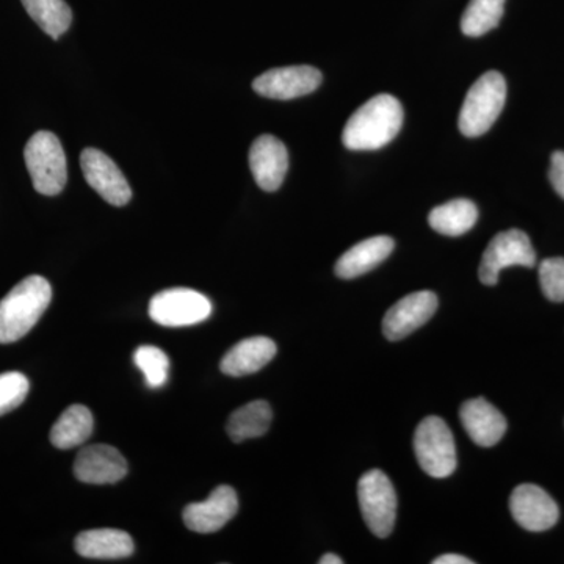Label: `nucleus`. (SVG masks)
I'll return each mask as SVG.
<instances>
[{"label":"nucleus","mask_w":564,"mask_h":564,"mask_svg":"<svg viewBox=\"0 0 564 564\" xmlns=\"http://www.w3.org/2000/svg\"><path fill=\"white\" fill-rule=\"evenodd\" d=\"M436 293L421 291L410 293L393 304L384 315L383 333L386 339L397 343L410 336L415 329L425 325L437 310Z\"/></svg>","instance_id":"obj_12"},{"label":"nucleus","mask_w":564,"mask_h":564,"mask_svg":"<svg viewBox=\"0 0 564 564\" xmlns=\"http://www.w3.org/2000/svg\"><path fill=\"white\" fill-rule=\"evenodd\" d=\"M358 499L370 532L388 538L397 519V492L388 475L378 469L364 474L358 484Z\"/></svg>","instance_id":"obj_6"},{"label":"nucleus","mask_w":564,"mask_h":564,"mask_svg":"<svg viewBox=\"0 0 564 564\" xmlns=\"http://www.w3.org/2000/svg\"><path fill=\"white\" fill-rule=\"evenodd\" d=\"M77 554L91 560L128 558L135 551L129 533L117 529H96L79 533L74 543Z\"/></svg>","instance_id":"obj_19"},{"label":"nucleus","mask_w":564,"mask_h":564,"mask_svg":"<svg viewBox=\"0 0 564 564\" xmlns=\"http://www.w3.org/2000/svg\"><path fill=\"white\" fill-rule=\"evenodd\" d=\"M24 159L36 192L46 196L63 192L68 181V165L61 140L55 133L36 132L25 144Z\"/></svg>","instance_id":"obj_4"},{"label":"nucleus","mask_w":564,"mask_h":564,"mask_svg":"<svg viewBox=\"0 0 564 564\" xmlns=\"http://www.w3.org/2000/svg\"><path fill=\"white\" fill-rule=\"evenodd\" d=\"M536 263V251H534L530 237L519 229L497 234L489 242L488 248L481 258L478 276L485 285H496L499 274L508 267H527L532 269Z\"/></svg>","instance_id":"obj_7"},{"label":"nucleus","mask_w":564,"mask_h":564,"mask_svg":"<svg viewBox=\"0 0 564 564\" xmlns=\"http://www.w3.org/2000/svg\"><path fill=\"white\" fill-rule=\"evenodd\" d=\"M278 347L269 337L256 336L234 345L231 350L223 356L220 369L229 377H247L259 372L274 356Z\"/></svg>","instance_id":"obj_17"},{"label":"nucleus","mask_w":564,"mask_h":564,"mask_svg":"<svg viewBox=\"0 0 564 564\" xmlns=\"http://www.w3.org/2000/svg\"><path fill=\"white\" fill-rule=\"evenodd\" d=\"M507 101V82L502 74L489 70L477 79L464 99L459 111V131L474 139L492 128Z\"/></svg>","instance_id":"obj_3"},{"label":"nucleus","mask_w":564,"mask_h":564,"mask_svg":"<svg viewBox=\"0 0 564 564\" xmlns=\"http://www.w3.org/2000/svg\"><path fill=\"white\" fill-rule=\"evenodd\" d=\"M321 564H343L344 560L339 555L326 554L321 558Z\"/></svg>","instance_id":"obj_30"},{"label":"nucleus","mask_w":564,"mask_h":564,"mask_svg":"<svg viewBox=\"0 0 564 564\" xmlns=\"http://www.w3.org/2000/svg\"><path fill=\"white\" fill-rule=\"evenodd\" d=\"M505 0H470L462 18V31L466 36H484L502 20Z\"/></svg>","instance_id":"obj_24"},{"label":"nucleus","mask_w":564,"mask_h":564,"mask_svg":"<svg viewBox=\"0 0 564 564\" xmlns=\"http://www.w3.org/2000/svg\"><path fill=\"white\" fill-rule=\"evenodd\" d=\"M403 124V109L391 95H378L362 104L345 124L343 143L351 151H375L391 143Z\"/></svg>","instance_id":"obj_1"},{"label":"nucleus","mask_w":564,"mask_h":564,"mask_svg":"<svg viewBox=\"0 0 564 564\" xmlns=\"http://www.w3.org/2000/svg\"><path fill=\"white\" fill-rule=\"evenodd\" d=\"M273 421L272 406L265 400H254L234 411L228 422V434L234 443L261 437Z\"/></svg>","instance_id":"obj_21"},{"label":"nucleus","mask_w":564,"mask_h":564,"mask_svg":"<svg viewBox=\"0 0 564 564\" xmlns=\"http://www.w3.org/2000/svg\"><path fill=\"white\" fill-rule=\"evenodd\" d=\"M239 511L237 492L228 485L218 486L204 502L191 503L185 507L184 524L192 532L215 533L228 524Z\"/></svg>","instance_id":"obj_13"},{"label":"nucleus","mask_w":564,"mask_h":564,"mask_svg":"<svg viewBox=\"0 0 564 564\" xmlns=\"http://www.w3.org/2000/svg\"><path fill=\"white\" fill-rule=\"evenodd\" d=\"M540 284L545 299L564 303V258H549L541 262Z\"/></svg>","instance_id":"obj_27"},{"label":"nucleus","mask_w":564,"mask_h":564,"mask_svg":"<svg viewBox=\"0 0 564 564\" xmlns=\"http://www.w3.org/2000/svg\"><path fill=\"white\" fill-rule=\"evenodd\" d=\"M133 361L139 367L151 389L162 388L169 380L170 359L161 348L143 345L137 348Z\"/></svg>","instance_id":"obj_25"},{"label":"nucleus","mask_w":564,"mask_h":564,"mask_svg":"<svg viewBox=\"0 0 564 564\" xmlns=\"http://www.w3.org/2000/svg\"><path fill=\"white\" fill-rule=\"evenodd\" d=\"M250 169L262 191L276 192L288 174V148L276 137H259L250 150Z\"/></svg>","instance_id":"obj_15"},{"label":"nucleus","mask_w":564,"mask_h":564,"mask_svg":"<svg viewBox=\"0 0 564 564\" xmlns=\"http://www.w3.org/2000/svg\"><path fill=\"white\" fill-rule=\"evenodd\" d=\"M323 77L314 66H285L267 70L252 82V88L263 98L289 101L311 95L321 87Z\"/></svg>","instance_id":"obj_9"},{"label":"nucleus","mask_w":564,"mask_h":564,"mask_svg":"<svg viewBox=\"0 0 564 564\" xmlns=\"http://www.w3.org/2000/svg\"><path fill=\"white\" fill-rule=\"evenodd\" d=\"M93 426L95 422H93L91 411L82 404H73L52 426L51 443L62 451H69L87 443L88 437L91 436Z\"/></svg>","instance_id":"obj_20"},{"label":"nucleus","mask_w":564,"mask_h":564,"mask_svg":"<svg viewBox=\"0 0 564 564\" xmlns=\"http://www.w3.org/2000/svg\"><path fill=\"white\" fill-rule=\"evenodd\" d=\"M478 220L477 206L469 199H454L434 207L429 223L434 231L443 236L458 237L469 232Z\"/></svg>","instance_id":"obj_22"},{"label":"nucleus","mask_w":564,"mask_h":564,"mask_svg":"<svg viewBox=\"0 0 564 564\" xmlns=\"http://www.w3.org/2000/svg\"><path fill=\"white\" fill-rule=\"evenodd\" d=\"M395 242L388 236L370 237L350 248L336 263V274L340 280H355L369 273L391 256Z\"/></svg>","instance_id":"obj_18"},{"label":"nucleus","mask_w":564,"mask_h":564,"mask_svg":"<svg viewBox=\"0 0 564 564\" xmlns=\"http://www.w3.org/2000/svg\"><path fill=\"white\" fill-rule=\"evenodd\" d=\"M74 475L82 484L113 485L128 475V463L111 445H88L77 455Z\"/></svg>","instance_id":"obj_14"},{"label":"nucleus","mask_w":564,"mask_h":564,"mask_svg":"<svg viewBox=\"0 0 564 564\" xmlns=\"http://www.w3.org/2000/svg\"><path fill=\"white\" fill-rule=\"evenodd\" d=\"M212 314V303L203 293L192 289H169L152 296L150 317L169 328L198 325Z\"/></svg>","instance_id":"obj_8"},{"label":"nucleus","mask_w":564,"mask_h":564,"mask_svg":"<svg viewBox=\"0 0 564 564\" xmlns=\"http://www.w3.org/2000/svg\"><path fill=\"white\" fill-rule=\"evenodd\" d=\"M549 177H551L552 187L555 188V192L558 193L560 196L564 199V152L556 151L552 154L551 158V172H549Z\"/></svg>","instance_id":"obj_28"},{"label":"nucleus","mask_w":564,"mask_h":564,"mask_svg":"<svg viewBox=\"0 0 564 564\" xmlns=\"http://www.w3.org/2000/svg\"><path fill=\"white\" fill-rule=\"evenodd\" d=\"M80 166L90 187L111 206L121 207L131 202V185L109 155L95 148H87L82 151Z\"/></svg>","instance_id":"obj_10"},{"label":"nucleus","mask_w":564,"mask_h":564,"mask_svg":"<svg viewBox=\"0 0 564 564\" xmlns=\"http://www.w3.org/2000/svg\"><path fill=\"white\" fill-rule=\"evenodd\" d=\"M24 9L41 31L58 40L73 22V11L65 0H21Z\"/></svg>","instance_id":"obj_23"},{"label":"nucleus","mask_w":564,"mask_h":564,"mask_svg":"<svg viewBox=\"0 0 564 564\" xmlns=\"http://www.w3.org/2000/svg\"><path fill=\"white\" fill-rule=\"evenodd\" d=\"M414 452L422 470L433 478H447L456 469L454 434L436 415L423 419L414 434Z\"/></svg>","instance_id":"obj_5"},{"label":"nucleus","mask_w":564,"mask_h":564,"mask_svg":"<svg viewBox=\"0 0 564 564\" xmlns=\"http://www.w3.org/2000/svg\"><path fill=\"white\" fill-rule=\"evenodd\" d=\"M52 300L50 281L43 276L25 278L0 302V344H13L28 336Z\"/></svg>","instance_id":"obj_2"},{"label":"nucleus","mask_w":564,"mask_h":564,"mask_svg":"<svg viewBox=\"0 0 564 564\" xmlns=\"http://www.w3.org/2000/svg\"><path fill=\"white\" fill-rule=\"evenodd\" d=\"M433 564H474V562L463 555L447 554L437 556L436 560H433Z\"/></svg>","instance_id":"obj_29"},{"label":"nucleus","mask_w":564,"mask_h":564,"mask_svg":"<svg viewBox=\"0 0 564 564\" xmlns=\"http://www.w3.org/2000/svg\"><path fill=\"white\" fill-rule=\"evenodd\" d=\"M464 430L480 447H494L507 433V419L485 399H473L459 411Z\"/></svg>","instance_id":"obj_16"},{"label":"nucleus","mask_w":564,"mask_h":564,"mask_svg":"<svg viewBox=\"0 0 564 564\" xmlns=\"http://www.w3.org/2000/svg\"><path fill=\"white\" fill-rule=\"evenodd\" d=\"M29 389L31 384L25 375L20 372L0 375V415L17 410L28 397Z\"/></svg>","instance_id":"obj_26"},{"label":"nucleus","mask_w":564,"mask_h":564,"mask_svg":"<svg viewBox=\"0 0 564 564\" xmlns=\"http://www.w3.org/2000/svg\"><path fill=\"white\" fill-rule=\"evenodd\" d=\"M514 521L529 532L551 530L558 522L560 510L555 500L536 485H521L510 497Z\"/></svg>","instance_id":"obj_11"}]
</instances>
